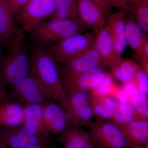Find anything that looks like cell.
Instances as JSON below:
<instances>
[{"mask_svg":"<svg viewBox=\"0 0 148 148\" xmlns=\"http://www.w3.org/2000/svg\"><path fill=\"white\" fill-rule=\"evenodd\" d=\"M29 56V73L42 85L52 101L58 102L68 114V99L60 72L47 48L41 45L35 47Z\"/></svg>","mask_w":148,"mask_h":148,"instance_id":"1","label":"cell"},{"mask_svg":"<svg viewBox=\"0 0 148 148\" xmlns=\"http://www.w3.org/2000/svg\"><path fill=\"white\" fill-rule=\"evenodd\" d=\"M24 32L22 29L18 30L0 61V80L7 89H10L30 71V56L24 45Z\"/></svg>","mask_w":148,"mask_h":148,"instance_id":"2","label":"cell"},{"mask_svg":"<svg viewBox=\"0 0 148 148\" xmlns=\"http://www.w3.org/2000/svg\"><path fill=\"white\" fill-rule=\"evenodd\" d=\"M48 19L40 22L29 32L33 39L44 46L85 31L84 25L71 19Z\"/></svg>","mask_w":148,"mask_h":148,"instance_id":"3","label":"cell"},{"mask_svg":"<svg viewBox=\"0 0 148 148\" xmlns=\"http://www.w3.org/2000/svg\"><path fill=\"white\" fill-rule=\"evenodd\" d=\"M8 92V101L22 106L28 104L43 105L53 101L42 85L30 73Z\"/></svg>","mask_w":148,"mask_h":148,"instance_id":"4","label":"cell"},{"mask_svg":"<svg viewBox=\"0 0 148 148\" xmlns=\"http://www.w3.org/2000/svg\"><path fill=\"white\" fill-rule=\"evenodd\" d=\"M95 36L92 32L73 35L49 46L48 51L56 63L64 64L92 46Z\"/></svg>","mask_w":148,"mask_h":148,"instance_id":"5","label":"cell"},{"mask_svg":"<svg viewBox=\"0 0 148 148\" xmlns=\"http://www.w3.org/2000/svg\"><path fill=\"white\" fill-rule=\"evenodd\" d=\"M88 128L96 148L131 147L119 126L111 121H95Z\"/></svg>","mask_w":148,"mask_h":148,"instance_id":"6","label":"cell"},{"mask_svg":"<svg viewBox=\"0 0 148 148\" xmlns=\"http://www.w3.org/2000/svg\"><path fill=\"white\" fill-rule=\"evenodd\" d=\"M0 138L10 148H21L32 145L49 144L48 137L42 135L29 125L0 127Z\"/></svg>","mask_w":148,"mask_h":148,"instance_id":"7","label":"cell"},{"mask_svg":"<svg viewBox=\"0 0 148 148\" xmlns=\"http://www.w3.org/2000/svg\"><path fill=\"white\" fill-rule=\"evenodd\" d=\"M55 8V0H29L16 15V22L24 32H29L45 19H49Z\"/></svg>","mask_w":148,"mask_h":148,"instance_id":"8","label":"cell"},{"mask_svg":"<svg viewBox=\"0 0 148 148\" xmlns=\"http://www.w3.org/2000/svg\"><path fill=\"white\" fill-rule=\"evenodd\" d=\"M68 116L70 124L82 127H89L93 117L88 92L77 91L67 95Z\"/></svg>","mask_w":148,"mask_h":148,"instance_id":"9","label":"cell"},{"mask_svg":"<svg viewBox=\"0 0 148 148\" xmlns=\"http://www.w3.org/2000/svg\"><path fill=\"white\" fill-rule=\"evenodd\" d=\"M110 74L104 68H100L79 75L61 77L67 95L77 91L88 93L99 86Z\"/></svg>","mask_w":148,"mask_h":148,"instance_id":"10","label":"cell"},{"mask_svg":"<svg viewBox=\"0 0 148 148\" xmlns=\"http://www.w3.org/2000/svg\"><path fill=\"white\" fill-rule=\"evenodd\" d=\"M105 66L95 49L94 43L90 47L64 63L60 73L61 76L76 75Z\"/></svg>","mask_w":148,"mask_h":148,"instance_id":"11","label":"cell"},{"mask_svg":"<svg viewBox=\"0 0 148 148\" xmlns=\"http://www.w3.org/2000/svg\"><path fill=\"white\" fill-rule=\"evenodd\" d=\"M44 124L49 133L60 135L69 128V117L65 110L54 101H49L42 105Z\"/></svg>","mask_w":148,"mask_h":148,"instance_id":"12","label":"cell"},{"mask_svg":"<svg viewBox=\"0 0 148 148\" xmlns=\"http://www.w3.org/2000/svg\"><path fill=\"white\" fill-rule=\"evenodd\" d=\"M81 21L96 34L107 23V17L92 0H77Z\"/></svg>","mask_w":148,"mask_h":148,"instance_id":"13","label":"cell"},{"mask_svg":"<svg viewBox=\"0 0 148 148\" xmlns=\"http://www.w3.org/2000/svg\"><path fill=\"white\" fill-rule=\"evenodd\" d=\"M94 45L106 67L110 68L122 59L116 49L107 23L95 34Z\"/></svg>","mask_w":148,"mask_h":148,"instance_id":"14","label":"cell"},{"mask_svg":"<svg viewBox=\"0 0 148 148\" xmlns=\"http://www.w3.org/2000/svg\"><path fill=\"white\" fill-rule=\"evenodd\" d=\"M126 12L120 10L107 17V23L115 47L118 53L121 56L127 46L125 24Z\"/></svg>","mask_w":148,"mask_h":148,"instance_id":"15","label":"cell"},{"mask_svg":"<svg viewBox=\"0 0 148 148\" xmlns=\"http://www.w3.org/2000/svg\"><path fill=\"white\" fill-rule=\"evenodd\" d=\"M88 94L93 116L96 121L110 119L118 102L94 90L88 92Z\"/></svg>","mask_w":148,"mask_h":148,"instance_id":"16","label":"cell"},{"mask_svg":"<svg viewBox=\"0 0 148 148\" xmlns=\"http://www.w3.org/2000/svg\"><path fill=\"white\" fill-rule=\"evenodd\" d=\"M119 126L130 147L148 145V120H137Z\"/></svg>","mask_w":148,"mask_h":148,"instance_id":"17","label":"cell"},{"mask_svg":"<svg viewBox=\"0 0 148 148\" xmlns=\"http://www.w3.org/2000/svg\"><path fill=\"white\" fill-rule=\"evenodd\" d=\"M59 139L64 148H96L88 132L79 126L71 125Z\"/></svg>","mask_w":148,"mask_h":148,"instance_id":"18","label":"cell"},{"mask_svg":"<svg viewBox=\"0 0 148 148\" xmlns=\"http://www.w3.org/2000/svg\"><path fill=\"white\" fill-rule=\"evenodd\" d=\"M23 106L7 101L0 104V127H15L23 123Z\"/></svg>","mask_w":148,"mask_h":148,"instance_id":"19","label":"cell"},{"mask_svg":"<svg viewBox=\"0 0 148 148\" xmlns=\"http://www.w3.org/2000/svg\"><path fill=\"white\" fill-rule=\"evenodd\" d=\"M5 0H0V43L8 45L18 31Z\"/></svg>","mask_w":148,"mask_h":148,"instance_id":"20","label":"cell"},{"mask_svg":"<svg viewBox=\"0 0 148 148\" xmlns=\"http://www.w3.org/2000/svg\"><path fill=\"white\" fill-rule=\"evenodd\" d=\"M126 42L134 52L138 50L148 40L145 32L140 27L135 18L125 13V16Z\"/></svg>","mask_w":148,"mask_h":148,"instance_id":"21","label":"cell"},{"mask_svg":"<svg viewBox=\"0 0 148 148\" xmlns=\"http://www.w3.org/2000/svg\"><path fill=\"white\" fill-rule=\"evenodd\" d=\"M110 69V73L112 77L123 85L133 82L141 68L135 61L122 58L118 63Z\"/></svg>","mask_w":148,"mask_h":148,"instance_id":"22","label":"cell"},{"mask_svg":"<svg viewBox=\"0 0 148 148\" xmlns=\"http://www.w3.org/2000/svg\"><path fill=\"white\" fill-rule=\"evenodd\" d=\"M23 124L29 125L37 130L43 136L48 137L49 132L44 124L42 105L28 104L23 106Z\"/></svg>","mask_w":148,"mask_h":148,"instance_id":"23","label":"cell"},{"mask_svg":"<svg viewBox=\"0 0 148 148\" xmlns=\"http://www.w3.org/2000/svg\"><path fill=\"white\" fill-rule=\"evenodd\" d=\"M52 18L71 19L83 25L79 15L77 0H55V10L50 18Z\"/></svg>","mask_w":148,"mask_h":148,"instance_id":"24","label":"cell"},{"mask_svg":"<svg viewBox=\"0 0 148 148\" xmlns=\"http://www.w3.org/2000/svg\"><path fill=\"white\" fill-rule=\"evenodd\" d=\"M143 119L127 102H117L110 121L118 125Z\"/></svg>","mask_w":148,"mask_h":148,"instance_id":"25","label":"cell"},{"mask_svg":"<svg viewBox=\"0 0 148 148\" xmlns=\"http://www.w3.org/2000/svg\"><path fill=\"white\" fill-rule=\"evenodd\" d=\"M127 102L143 119L148 120V95H144L135 90L128 95Z\"/></svg>","mask_w":148,"mask_h":148,"instance_id":"26","label":"cell"},{"mask_svg":"<svg viewBox=\"0 0 148 148\" xmlns=\"http://www.w3.org/2000/svg\"><path fill=\"white\" fill-rule=\"evenodd\" d=\"M133 14L140 27L146 33H148V0H141Z\"/></svg>","mask_w":148,"mask_h":148,"instance_id":"27","label":"cell"},{"mask_svg":"<svg viewBox=\"0 0 148 148\" xmlns=\"http://www.w3.org/2000/svg\"><path fill=\"white\" fill-rule=\"evenodd\" d=\"M138 92L148 95V74L140 69L132 83Z\"/></svg>","mask_w":148,"mask_h":148,"instance_id":"28","label":"cell"},{"mask_svg":"<svg viewBox=\"0 0 148 148\" xmlns=\"http://www.w3.org/2000/svg\"><path fill=\"white\" fill-rule=\"evenodd\" d=\"M5 1L10 10L15 18L29 0H5Z\"/></svg>","mask_w":148,"mask_h":148,"instance_id":"29","label":"cell"},{"mask_svg":"<svg viewBox=\"0 0 148 148\" xmlns=\"http://www.w3.org/2000/svg\"><path fill=\"white\" fill-rule=\"evenodd\" d=\"M107 4L112 8H116L120 10L124 11L126 12H130L129 5L127 0H105Z\"/></svg>","mask_w":148,"mask_h":148,"instance_id":"30","label":"cell"},{"mask_svg":"<svg viewBox=\"0 0 148 148\" xmlns=\"http://www.w3.org/2000/svg\"><path fill=\"white\" fill-rule=\"evenodd\" d=\"M135 58L138 61L146 57H148V40L143 45L135 52Z\"/></svg>","mask_w":148,"mask_h":148,"instance_id":"31","label":"cell"},{"mask_svg":"<svg viewBox=\"0 0 148 148\" xmlns=\"http://www.w3.org/2000/svg\"><path fill=\"white\" fill-rule=\"evenodd\" d=\"M92 1L99 6L106 17H108L112 13V8H110L107 4L105 0H92Z\"/></svg>","mask_w":148,"mask_h":148,"instance_id":"32","label":"cell"},{"mask_svg":"<svg viewBox=\"0 0 148 148\" xmlns=\"http://www.w3.org/2000/svg\"><path fill=\"white\" fill-rule=\"evenodd\" d=\"M8 92L0 80V104L8 101Z\"/></svg>","mask_w":148,"mask_h":148,"instance_id":"33","label":"cell"},{"mask_svg":"<svg viewBox=\"0 0 148 148\" xmlns=\"http://www.w3.org/2000/svg\"><path fill=\"white\" fill-rule=\"evenodd\" d=\"M141 0H127L130 12L134 14L135 9L139 4Z\"/></svg>","mask_w":148,"mask_h":148,"instance_id":"34","label":"cell"},{"mask_svg":"<svg viewBox=\"0 0 148 148\" xmlns=\"http://www.w3.org/2000/svg\"><path fill=\"white\" fill-rule=\"evenodd\" d=\"M21 148H50V146L49 144H39L32 145Z\"/></svg>","mask_w":148,"mask_h":148,"instance_id":"35","label":"cell"},{"mask_svg":"<svg viewBox=\"0 0 148 148\" xmlns=\"http://www.w3.org/2000/svg\"><path fill=\"white\" fill-rule=\"evenodd\" d=\"M0 148H8L1 138H0Z\"/></svg>","mask_w":148,"mask_h":148,"instance_id":"36","label":"cell"},{"mask_svg":"<svg viewBox=\"0 0 148 148\" xmlns=\"http://www.w3.org/2000/svg\"><path fill=\"white\" fill-rule=\"evenodd\" d=\"M2 45L0 43V61L1 60L3 56L2 49Z\"/></svg>","mask_w":148,"mask_h":148,"instance_id":"37","label":"cell"},{"mask_svg":"<svg viewBox=\"0 0 148 148\" xmlns=\"http://www.w3.org/2000/svg\"><path fill=\"white\" fill-rule=\"evenodd\" d=\"M128 148H148V145L140 146V147H131Z\"/></svg>","mask_w":148,"mask_h":148,"instance_id":"38","label":"cell"}]
</instances>
